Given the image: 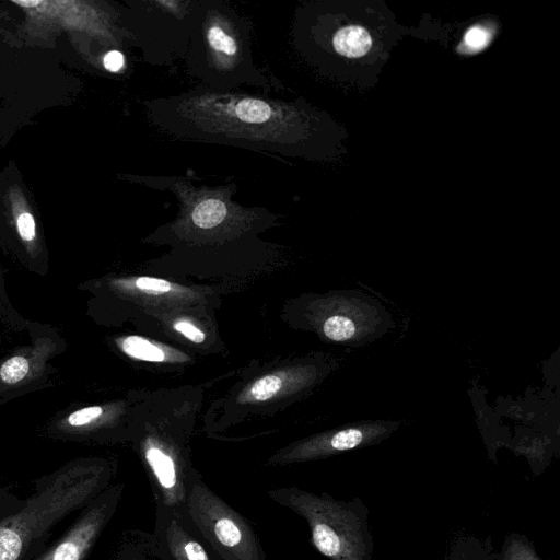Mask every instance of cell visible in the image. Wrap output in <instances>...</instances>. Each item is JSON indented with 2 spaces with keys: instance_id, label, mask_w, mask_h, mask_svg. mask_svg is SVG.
<instances>
[{
  "instance_id": "obj_2",
  "label": "cell",
  "mask_w": 560,
  "mask_h": 560,
  "mask_svg": "<svg viewBox=\"0 0 560 560\" xmlns=\"http://www.w3.org/2000/svg\"><path fill=\"white\" fill-rule=\"evenodd\" d=\"M112 467L80 458L35 481L24 505L0 522V560H31L49 542L54 528L110 486Z\"/></svg>"
},
{
  "instance_id": "obj_12",
  "label": "cell",
  "mask_w": 560,
  "mask_h": 560,
  "mask_svg": "<svg viewBox=\"0 0 560 560\" xmlns=\"http://www.w3.org/2000/svg\"><path fill=\"white\" fill-rule=\"evenodd\" d=\"M31 363L24 355H14L0 366L1 381L15 384L24 380L30 372Z\"/></svg>"
},
{
  "instance_id": "obj_8",
  "label": "cell",
  "mask_w": 560,
  "mask_h": 560,
  "mask_svg": "<svg viewBox=\"0 0 560 560\" xmlns=\"http://www.w3.org/2000/svg\"><path fill=\"white\" fill-rule=\"evenodd\" d=\"M151 534L159 560H218L187 523L174 513H155Z\"/></svg>"
},
{
  "instance_id": "obj_18",
  "label": "cell",
  "mask_w": 560,
  "mask_h": 560,
  "mask_svg": "<svg viewBox=\"0 0 560 560\" xmlns=\"http://www.w3.org/2000/svg\"><path fill=\"white\" fill-rule=\"evenodd\" d=\"M136 287L143 291L158 293H165L172 289V284L168 281L150 277H139L136 280Z\"/></svg>"
},
{
  "instance_id": "obj_20",
  "label": "cell",
  "mask_w": 560,
  "mask_h": 560,
  "mask_svg": "<svg viewBox=\"0 0 560 560\" xmlns=\"http://www.w3.org/2000/svg\"><path fill=\"white\" fill-rule=\"evenodd\" d=\"M104 68L109 72H118L125 66V56L121 51L113 49L106 52L103 58Z\"/></svg>"
},
{
  "instance_id": "obj_14",
  "label": "cell",
  "mask_w": 560,
  "mask_h": 560,
  "mask_svg": "<svg viewBox=\"0 0 560 560\" xmlns=\"http://www.w3.org/2000/svg\"><path fill=\"white\" fill-rule=\"evenodd\" d=\"M103 413V409L100 406H91L78 409L68 415L66 420V427L70 429H81L93 423Z\"/></svg>"
},
{
  "instance_id": "obj_13",
  "label": "cell",
  "mask_w": 560,
  "mask_h": 560,
  "mask_svg": "<svg viewBox=\"0 0 560 560\" xmlns=\"http://www.w3.org/2000/svg\"><path fill=\"white\" fill-rule=\"evenodd\" d=\"M282 387V381L275 374L258 378L250 387V397L258 401H265L273 397Z\"/></svg>"
},
{
  "instance_id": "obj_7",
  "label": "cell",
  "mask_w": 560,
  "mask_h": 560,
  "mask_svg": "<svg viewBox=\"0 0 560 560\" xmlns=\"http://www.w3.org/2000/svg\"><path fill=\"white\" fill-rule=\"evenodd\" d=\"M125 486L107 487L79 511L71 525L31 560H88L103 532L114 517Z\"/></svg>"
},
{
  "instance_id": "obj_19",
  "label": "cell",
  "mask_w": 560,
  "mask_h": 560,
  "mask_svg": "<svg viewBox=\"0 0 560 560\" xmlns=\"http://www.w3.org/2000/svg\"><path fill=\"white\" fill-rule=\"evenodd\" d=\"M174 328H175V330L183 334L185 337H187L189 340H191L196 343H200L205 340V334L189 322H186V320L176 322L174 324Z\"/></svg>"
},
{
  "instance_id": "obj_21",
  "label": "cell",
  "mask_w": 560,
  "mask_h": 560,
  "mask_svg": "<svg viewBox=\"0 0 560 560\" xmlns=\"http://www.w3.org/2000/svg\"><path fill=\"white\" fill-rule=\"evenodd\" d=\"M12 2L18 4V5L26 7V8H33V7H36V5L43 3V1H38V0H36V1L35 0H33V1H18V0H13Z\"/></svg>"
},
{
  "instance_id": "obj_1",
  "label": "cell",
  "mask_w": 560,
  "mask_h": 560,
  "mask_svg": "<svg viewBox=\"0 0 560 560\" xmlns=\"http://www.w3.org/2000/svg\"><path fill=\"white\" fill-rule=\"evenodd\" d=\"M149 121L185 141L301 156L308 115L301 104L236 90L197 85L187 92L144 103Z\"/></svg>"
},
{
  "instance_id": "obj_16",
  "label": "cell",
  "mask_w": 560,
  "mask_h": 560,
  "mask_svg": "<svg viewBox=\"0 0 560 560\" xmlns=\"http://www.w3.org/2000/svg\"><path fill=\"white\" fill-rule=\"evenodd\" d=\"M491 38V34L481 26H472L466 33L464 43L471 51L483 49Z\"/></svg>"
},
{
  "instance_id": "obj_3",
  "label": "cell",
  "mask_w": 560,
  "mask_h": 560,
  "mask_svg": "<svg viewBox=\"0 0 560 560\" xmlns=\"http://www.w3.org/2000/svg\"><path fill=\"white\" fill-rule=\"evenodd\" d=\"M184 60L189 74L209 89L249 85L265 95L284 89L255 65L252 24L223 0H198Z\"/></svg>"
},
{
  "instance_id": "obj_5",
  "label": "cell",
  "mask_w": 560,
  "mask_h": 560,
  "mask_svg": "<svg viewBox=\"0 0 560 560\" xmlns=\"http://www.w3.org/2000/svg\"><path fill=\"white\" fill-rule=\"evenodd\" d=\"M267 495L275 503L303 517L311 541L330 560H354V514L327 494L316 495L298 487H278Z\"/></svg>"
},
{
  "instance_id": "obj_15",
  "label": "cell",
  "mask_w": 560,
  "mask_h": 560,
  "mask_svg": "<svg viewBox=\"0 0 560 560\" xmlns=\"http://www.w3.org/2000/svg\"><path fill=\"white\" fill-rule=\"evenodd\" d=\"M24 503L25 499H22L10 490L0 487V522L19 511Z\"/></svg>"
},
{
  "instance_id": "obj_11",
  "label": "cell",
  "mask_w": 560,
  "mask_h": 560,
  "mask_svg": "<svg viewBox=\"0 0 560 560\" xmlns=\"http://www.w3.org/2000/svg\"><path fill=\"white\" fill-rule=\"evenodd\" d=\"M122 351L135 359L161 362L165 359V354L158 346L139 336H129L121 340Z\"/></svg>"
},
{
  "instance_id": "obj_10",
  "label": "cell",
  "mask_w": 560,
  "mask_h": 560,
  "mask_svg": "<svg viewBox=\"0 0 560 560\" xmlns=\"http://www.w3.org/2000/svg\"><path fill=\"white\" fill-rule=\"evenodd\" d=\"M335 50L347 58L364 56L372 47L370 33L362 26L349 25L339 28L332 38Z\"/></svg>"
},
{
  "instance_id": "obj_9",
  "label": "cell",
  "mask_w": 560,
  "mask_h": 560,
  "mask_svg": "<svg viewBox=\"0 0 560 560\" xmlns=\"http://www.w3.org/2000/svg\"><path fill=\"white\" fill-rule=\"evenodd\" d=\"M152 534L141 529L124 530L114 547L110 560H155Z\"/></svg>"
},
{
  "instance_id": "obj_17",
  "label": "cell",
  "mask_w": 560,
  "mask_h": 560,
  "mask_svg": "<svg viewBox=\"0 0 560 560\" xmlns=\"http://www.w3.org/2000/svg\"><path fill=\"white\" fill-rule=\"evenodd\" d=\"M16 228L23 241H34L36 236V224L34 217L30 212H22L16 217Z\"/></svg>"
},
{
  "instance_id": "obj_6",
  "label": "cell",
  "mask_w": 560,
  "mask_h": 560,
  "mask_svg": "<svg viewBox=\"0 0 560 560\" xmlns=\"http://www.w3.org/2000/svg\"><path fill=\"white\" fill-rule=\"evenodd\" d=\"M198 0L140 1L139 44L143 58L154 65L184 59Z\"/></svg>"
},
{
  "instance_id": "obj_4",
  "label": "cell",
  "mask_w": 560,
  "mask_h": 560,
  "mask_svg": "<svg viewBox=\"0 0 560 560\" xmlns=\"http://www.w3.org/2000/svg\"><path fill=\"white\" fill-rule=\"evenodd\" d=\"M218 560H267L250 522L195 471L183 518Z\"/></svg>"
}]
</instances>
